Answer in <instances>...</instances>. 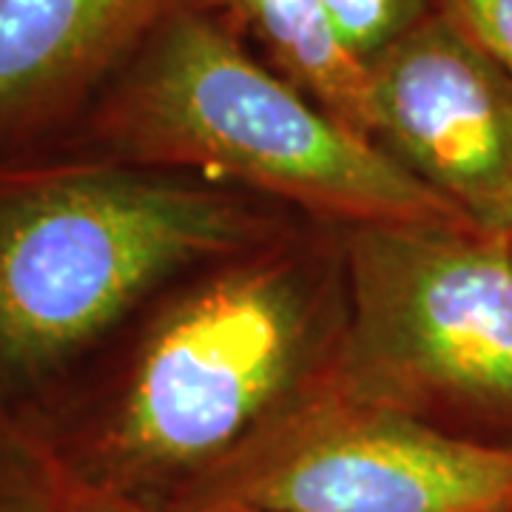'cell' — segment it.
Wrapping results in <instances>:
<instances>
[{"label": "cell", "instance_id": "12", "mask_svg": "<svg viewBox=\"0 0 512 512\" xmlns=\"http://www.w3.org/2000/svg\"><path fill=\"white\" fill-rule=\"evenodd\" d=\"M117 507L120 512H259L242 510V507H165V504H137V501H126V498H117Z\"/></svg>", "mask_w": 512, "mask_h": 512}, {"label": "cell", "instance_id": "6", "mask_svg": "<svg viewBox=\"0 0 512 512\" xmlns=\"http://www.w3.org/2000/svg\"><path fill=\"white\" fill-rule=\"evenodd\" d=\"M367 69L373 140L476 225L512 234V74L436 12Z\"/></svg>", "mask_w": 512, "mask_h": 512}, {"label": "cell", "instance_id": "4", "mask_svg": "<svg viewBox=\"0 0 512 512\" xmlns=\"http://www.w3.org/2000/svg\"><path fill=\"white\" fill-rule=\"evenodd\" d=\"M348 268L362 382L348 390L512 441V234L362 225Z\"/></svg>", "mask_w": 512, "mask_h": 512}, {"label": "cell", "instance_id": "1", "mask_svg": "<svg viewBox=\"0 0 512 512\" xmlns=\"http://www.w3.org/2000/svg\"><path fill=\"white\" fill-rule=\"evenodd\" d=\"M69 160L228 174L362 225H476L373 137L265 69L191 0L123 66L63 140Z\"/></svg>", "mask_w": 512, "mask_h": 512}, {"label": "cell", "instance_id": "7", "mask_svg": "<svg viewBox=\"0 0 512 512\" xmlns=\"http://www.w3.org/2000/svg\"><path fill=\"white\" fill-rule=\"evenodd\" d=\"M188 0H0V165L63 143Z\"/></svg>", "mask_w": 512, "mask_h": 512}, {"label": "cell", "instance_id": "11", "mask_svg": "<svg viewBox=\"0 0 512 512\" xmlns=\"http://www.w3.org/2000/svg\"><path fill=\"white\" fill-rule=\"evenodd\" d=\"M433 12L453 23L512 74V0H430Z\"/></svg>", "mask_w": 512, "mask_h": 512}, {"label": "cell", "instance_id": "5", "mask_svg": "<svg viewBox=\"0 0 512 512\" xmlns=\"http://www.w3.org/2000/svg\"><path fill=\"white\" fill-rule=\"evenodd\" d=\"M165 507L512 512V441L339 390L274 416L185 501Z\"/></svg>", "mask_w": 512, "mask_h": 512}, {"label": "cell", "instance_id": "2", "mask_svg": "<svg viewBox=\"0 0 512 512\" xmlns=\"http://www.w3.org/2000/svg\"><path fill=\"white\" fill-rule=\"evenodd\" d=\"M251 237L239 205L163 168L0 165V404L43 393L168 276Z\"/></svg>", "mask_w": 512, "mask_h": 512}, {"label": "cell", "instance_id": "8", "mask_svg": "<svg viewBox=\"0 0 512 512\" xmlns=\"http://www.w3.org/2000/svg\"><path fill=\"white\" fill-rule=\"evenodd\" d=\"M271 52L279 74L350 128L373 137L370 69L345 46L322 0H225Z\"/></svg>", "mask_w": 512, "mask_h": 512}, {"label": "cell", "instance_id": "9", "mask_svg": "<svg viewBox=\"0 0 512 512\" xmlns=\"http://www.w3.org/2000/svg\"><path fill=\"white\" fill-rule=\"evenodd\" d=\"M0 512H117L40 441L15 410L0 404Z\"/></svg>", "mask_w": 512, "mask_h": 512}, {"label": "cell", "instance_id": "3", "mask_svg": "<svg viewBox=\"0 0 512 512\" xmlns=\"http://www.w3.org/2000/svg\"><path fill=\"white\" fill-rule=\"evenodd\" d=\"M308 330L293 271L237 268L168 308L77 410L18 416L89 487L143 504L183 473H211L274 419Z\"/></svg>", "mask_w": 512, "mask_h": 512}, {"label": "cell", "instance_id": "10", "mask_svg": "<svg viewBox=\"0 0 512 512\" xmlns=\"http://www.w3.org/2000/svg\"><path fill=\"white\" fill-rule=\"evenodd\" d=\"M339 37L353 55L370 63L433 15L430 0H322Z\"/></svg>", "mask_w": 512, "mask_h": 512}]
</instances>
